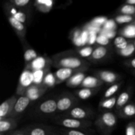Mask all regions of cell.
I'll return each mask as SVG.
<instances>
[{
    "mask_svg": "<svg viewBox=\"0 0 135 135\" xmlns=\"http://www.w3.org/2000/svg\"><path fill=\"white\" fill-rule=\"evenodd\" d=\"M53 66L57 69L67 68L87 71L90 63L73 50L63 51L53 55Z\"/></svg>",
    "mask_w": 135,
    "mask_h": 135,
    "instance_id": "cell-1",
    "label": "cell"
},
{
    "mask_svg": "<svg viewBox=\"0 0 135 135\" xmlns=\"http://www.w3.org/2000/svg\"><path fill=\"white\" fill-rule=\"evenodd\" d=\"M117 123V116L112 112L105 111L96 117L94 125L101 135H111Z\"/></svg>",
    "mask_w": 135,
    "mask_h": 135,
    "instance_id": "cell-2",
    "label": "cell"
},
{
    "mask_svg": "<svg viewBox=\"0 0 135 135\" xmlns=\"http://www.w3.org/2000/svg\"><path fill=\"white\" fill-rule=\"evenodd\" d=\"M53 121L62 128L69 129H86L92 127L93 122L91 120H79L64 115L56 116Z\"/></svg>",
    "mask_w": 135,
    "mask_h": 135,
    "instance_id": "cell-3",
    "label": "cell"
},
{
    "mask_svg": "<svg viewBox=\"0 0 135 135\" xmlns=\"http://www.w3.org/2000/svg\"><path fill=\"white\" fill-rule=\"evenodd\" d=\"M79 103V99L70 92L62 94L57 99L58 113H65L75 108Z\"/></svg>",
    "mask_w": 135,
    "mask_h": 135,
    "instance_id": "cell-4",
    "label": "cell"
},
{
    "mask_svg": "<svg viewBox=\"0 0 135 135\" xmlns=\"http://www.w3.org/2000/svg\"><path fill=\"white\" fill-rule=\"evenodd\" d=\"M94 112L92 109L88 108H83L80 106H75L71 110L65 112L63 115L71 118L79 120H91L94 117Z\"/></svg>",
    "mask_w": 135,
    "mask_h": 135,
    "instance_id": "cell-5",
    "label": "cell"
},
{
    "mask_svg": "<svg viewBox=\"0 0 135 135\" xmlns=\"http://www.w3.org/2000/svg\"><path fill=\"white\" fill-rule=\"evenodd\" d=\"M34 84L32 71L25 69L20 76L18 86L17 88V95L21 96L25 95L26 90Z\"/></svg>",
    "mask_w": 135,
    "mask_h": 135,
    "instance_id": "cell-6",
    "label": "cell"
},
{
    "mask_svg": "<svg viewBox=\"0 0 135 135\" xmlns=\"http://www.w3.org/2000/svg\"><path fill=\"white\" fill-rule=\"evenodd\" d=\"M53 66L52 59L46 56H38L29 64L25 65V69L32 71L51 68Z\"/></svg>",
    "mask_w": 135,
    "mask_h": 135,
    "instance_id": "cell-7",
    "label": "cell"
},
{
    "mask_svg": "<svg viewBox=\"0 0 135 135\" xmlns=\"http://www.w3.org/2000/svg\"><path fill=\"white\" fill-rule=\"evenodd\" d=\"M31 101L26 96H21L18 98L15 104L14 108L12 112L11 117V118L18 119L21 117V115L25 112L26 108L30 105Z\"/></svg>",
    "mask_w": 135,
    "mask_h": 135,
    "instance_id": "cell-8",
    "label": "cell"
},
{
    "mask_svg": "<svg viewBox=\"0 0 135 135\" xmlns=\"http://www.w3.org/2000/svg\"><path fill=\"white\" fill-rule=\"evenodd\" d=\"M22 129L27 135H50L54 133L53 127L46 125H32Z\"/></svg>",
    "mask_w": 135,
    "mask_h": 135,
    "instance_id": "cell-9",
    "label": "cell"
},
{
    "mask_svg": "<svg viewBox=\"0 0 135 135\" xmlns=\"http://www.w3.org/2000/svg\"><path fill=\"white\" fill-rule=\"evenodd\" d=\"M47 88L44 84H33L26 90L24 96L28 98L31 102L36 101L46 93Z\"/></svg>",
    "mask_w": 135,
    "mask_h": 135,
    "instance_id": "cell-10",
    "label": "cell"
},
{
    "mask_svg": "<svg viewBox=\"0 0 135 135\" xmlns=\"http://www.w3.org/2000/svg\"><path fill=\"white\" fill-rule=\"evenodd\" d=\"M38 112L41 114L50 115L57 112V104L55 98H50L44 100L39 104L38 108Z\"/></svg>",
    "mask_w": 135,
    "mask_h": 135,
    "instance_id": "cell-11",
    "label": "cell"
},
{
    "mask_svg": "<svg viewBox=\"0 0 135 135\" xmlns=\"http://www.w3.org/2000/svg\"><path fill=\"white\" fill-rule=\"evenodd\" d=\"M17 95L7 99L0 105V119L9 118L11 117L15 104L17 100Z\"/></svg>",
    "mask_w": 135,
    "mask_h": 135,
    "instance_id": "cell-12",
    "label": "cell"
},
{
    "mask_svg": "<svg viewBox=\"0 0 135 135\" xmlns=\"http://www.w3.org/2000/svg\"><path fill=\"white\" fill-rule=\"evenodd\" d=\"M96 76L98 77L104 83L113 84L118 83L121 80V76L118 73L106 70L98 71L96 72Z\"/></svg>",
    "mask_w": 135,
    "mask_h": 135,
    "instance_id": "cell-13",
    "label": "cell"
},
{
    "mask_svg": "<svg viewBox=\"0 0 135 135\" xmlns=\"http://www.w3.org/2000/svg\"><path fill=\"white\" fill-rule=\"evenodd\" d=\"M80 71L84 72L85 71L81 69H72L67 68L58 69L54 73V75H55L57 80V84H59L65 81L67 82L71 76Z\"/></svg>",
    "mask_w": 135,
    "mask_h": 135,
    "instance_id": "cell-14",
    "label": "cell"
},
{
    "mask_svg": "<svg viewBox=\"0 0 135 135\" xmlns=\"http://www.w3.org/2000/svg\"><path fill=\"white\" fill-rule=\"evenodd\" d=\"M5 9H6V11L9 16L13 17L22 23H26L28 18L27 15L23 11H22V9L13 6L10 3L9 4L6 3Z\"/></svg>",
    "mask_w": 135,
    "mask_h": 135,
    "instance_id": "cell-15",
    "label": "cell"
},
{
    "mask_svg": "<svg viewBox=\"0 0 135 135\" xmlns=\"http://www.w3.org/2000/svg\"><path fill=\"white\" fill-rule=\"evenodd\" d=\"M8 21L11 25L15 31L16 34L18 36V38L21 39L22 42H24L26 34V28L24 23L20 22L18 20L15 19L13 17L8 16Z\"/></svg>",
    "mask_w": 135,
    "mask_h": 135,
    "instance_id": "cell-16",
    "label": "cell"
},
{
    "mask_svg": "<svg viewBox=\"0 0 135 135\" xmlns=\"http://www.w3.org/2000/svg\"><path fill=\"white\" fill-rule=\"evenodd\" d=\"M109 54V51L108 47L97 45L94 47L93 53L89 59L90 60V61L97 63V62H100L103 59H105Z\"/></svg>",
    "mask_w": 135,
    "mask_h": 135,
    "instance_id": "cell-17",
    "label": "cell"
},
{
    "mask_svg": "<svg viewBox=\"0 0 135 135\" xmlns=\"http://www.w3.org/2000/svg\"><path fill=\"white\" fill-rule=\"evenodd\" d=\"M17 127V120L16 119L9 118L0 119V133H10Z\"/></svg>",
    "mask_w": 135,
    "mask_h": 135,
    "instance_id": "cell-18",
    "label": "cell"
},
{
    "mask_svg": "<svg viewBox=\"0 0 135 135\" xmlns=\"http://www.w3.org/2000/svg\"><path fill=\"white\" fill-rule=\"evenodd\" d=\"M104 84V83L96 76H88L83 80L80 87L94 89L100 88Z\"/></svg>",
    "mask_w": 135,
    "mask_h": 135,
    "instance_id": "cell-19",
    "label": "cell"
},
{
    "mask_svg": "<svg viewBox=\"0 0 135 135\" xmlns=\"http://www.w3.org/2000/svg\"><path fill=\"white\" fill-rule=\"evenodd\" d=\"M54 5L53 0H36L34 2V6L38 11L41 13H49Z\"/></svg>",
    "mask_w": 135,
    "mask_h": 135,
    "instance_id": "cell-20",
    "label": "cell"
},
{
    "mask_svg": "<svg viewBox=\"0 0 135 135\" xmlns=\"http://www.w3.org/2000/svg\"><path fill=\"white\" fill-rule=\"evenodd\" d=\"M131 89H127V90L121 92L117 96V103H116L115 105V110L117 111V112L128 104L131 98Z\"/></svg>",
    "mask_w": 135,
    "mask_h": 135,
    "instance_id": "cell-21",
    "label": "cell"
},
{
    "mask_svg": "<svg viewBox=\"0 0 135 135\" xmlns=\"http://www.w3.org/2000/svg\"><path fill=\"white\" fill-rule=\"evenodd\" d=\"M100 88H81L77 90L75 92V95L80 100H87L90 98L94 95L96 94L99 90Z\"/></svg>",
    "mask_w": 135,
    "mask_h": 135,
    "instance_id": "cell-22",
    "label": "cell"
},
{
    "mask_svg": "<svg viewBox=\"0 0 135 135\" xmlns=\"http://www.w3.org/2000/svg\"><path fill=\"white\" fill-rule=\"evenodd\" d=\"M86 77V73L83 71H80V72L77 73L73 76H71L67 82H66V84L67 86L71 87V88H75V87L79 86L82 84L83 80Z\"/></svg>",
    "mask_w": 135,
    "mask_h": 135,
    "instance_id": "cell-23",
    "label": "cell"
},
{
    "mask_svg": "<svg viewBox=\"0 0 135 135\" xmlns=\"http://www.w3.org/2000/svg\"><path fill=\"white\" fill-rule=\"evenodd\" d=\"M117 115L121 118H131L135 116V104L129 103L117 112Z\"/></svg>",
    "mask_w": 135,
    "mask_h": 135,
    "instance_id": "cell-24",
    "label": "cell"
},
{
    "mask_svg": "<svg viewBox=\"0 0 135 135\" xmlns=\"http://www.w3.org/2000/svg\"><path fill=\"white\" fill-rule=\"evenodd\" d=\"M117 96H114L107 99H102L99 104V109L102 110H109L116 105Z\"/></svg>",
    "mask_w": 135,
    "mask_h": 135,
    "instance_id": "cell-25",
    "label": "cell"
},
{
    "mask_svg": "<svg viewBox=\"0 0 135 135\" xmlns=\"http://www.w3.org/2000/svg\"><path fill=\"white\" fill-rule=\"evenodd\" d=\"M51 68L46 69L44 70H39V71H32L33 74V80H34V84H44V80L45 76L50 71Z\"/></svg>",
    "mask_w": 135,
    "mask_h": 135,
    "instance_id": "cell-26",
    "label": "cell"
},
{
    "mask_svg": "<svg viewBox=\"0 0 135 135\" xmlns=\"http://www.w3.org/2000/svg\"><path fill=\"white\" fill-rule=\"evenodd\" d=\"M81 29L76 28L74 29L70 34V38H71V41L75 44L76 47H83V44H82L81 41Z\"/></svg>",
    "mask_w": 135,
    "mask_h": 135,
    "instance_id": "cell-27",
    "label": "cell"
},
{
    "mask_svg": "<svg viewBox=\"0 0 135 135\" xmlns=\"http://www.w3.org/2000/svg\"><path fill=\"white\" fill-rule=\"evenodd\" d=\"M39 55H38L36 51L33 50L32 47H25V51H24V58H25V65L31 63L34 61L36 58H37Z\"/></svg>",
    "mask_w": 135,
    "mask_h": 135,
    "instance_id": "cell-28",
    "label": "cell"
},
{
    "mask_svg": "<svg viewBox=\"0 0 135 135\" xmlns=\"http://www.w3.org/2000/svg\"><path fill=\"white\" fill-rule=\"evenodd\" d=\"M94 50V48L92 46H85L78 48L76 50V53L82 58H88V59H90L92 53H93Z\"/></svg>",
    "mask_w": 135,
    "mask_h": 135,
    "instance_id": "cell-29",
    "label": "cell"
},
{
    "mask_svg": "<svg viewBox=\"0 0 135 135\" xmlns=\"http://www.w3.org/2000/svg\"><path fill=\"white\" fill-rule=\"evenodd\" d=\"M60 133L63 135H92L86 129H69L61 128Z\"/></svg>",
    "mask_w": 135,
    "mask_h": 135,
    "instance_id": "cell-30",
    "label": "cell"
},
{
    "mask_svg": "<svg viewBox=\"0 0 135 135\" xmlns=\"http://www.w3.org/2000/svg\"><path fill=\"white\" fill-rule=\"evenodd\" d=\"M121 84H122L121 82H118V83L112 84L105 92V93L104 94V98L103 99L109 98H112L113 96H114L115 94L119 90Z\"/></svg>",
    "mask_w": 135,
    "mask_h": 135,
    "instance_id": "cell-31",
    "label": "cell"
},
{
    "mask_svg": "<svg viewBox=\"0 0 135 135\" xmlns=\"http://www.w3.org/2000/svg\"><path fill=\"white\" fill-rule=\"evenodd\" d=\"M120 34L123 37L133 38L135 37V25H129L123 28L120 31Z\"/></svg>",
    "mask_w": 135,
    "mask_h": 135,
    "instance_id": "cell-32",
    "label": "cell"
},
{
    "mask_svg": "<svg viewBox=\"0 0 135 135\" xmlns=\"http://www.w3.org/2000/svg\"><path fill=\"white\" fill-rule=\"evenodd\" d=\"M113 44H114L115 47L117 48V50H121L126 48L129 43L125 37L122 36H119L115 38Z\"/></svg>",
    "mask_w": 135,
    "mask_h": 135,
    "instance_id": "cell-33",
    "label": "cell"
},
{
    "mask_svg": "<svg viewBox=\"0 0 135 135\" xmlns=\"http://www.w3.org/2000/svg\"><path fill=\"white\" fill-rule=\"evenodd\" d=\"M44 84L47 88H50V87H53L57 84V80L55 79V76L54 75V73H51V71L48 73L45 76V79L44 80Z\"/></svg>",
    "mask_w": 135,
    "mask_h": 135,
    "instance_id": "cell-34",
    "label": "cell"
},
{
    "mask_svg": "<svg viewBox=\"0 0 135 135\" xmlns=\"http://www.w3.org/2000/svg\"><path fill=\"white\" fill-rule=\"evenodd\" d=\"M11 4L21 9H26L31 3L30 0H12L9 1Z\"/></svg>",
    "mask_w": 135,
    "mask_h": 135,
    "instance_id": "cell-35",
    "label": "cell"
},
{
    "mask_svg": "<svg viewBox=\"0 0 135 135\" xmlns=\"http://www.w3.org/2000/svg\"><path fill=\"white\" fill-rule=\"evenodd\" d=\"M119 11L121 13V15L132 16L133 15L135 14V6L125 3L119 8Z\"/></svg>",
    "mask_w": 135,
    "mask_h": 135,
    "instance_id": "cell-36",
    "label": "cell"
},
{
    "mask_svg": "<svg viewBox=\"0 0 135 135\" xmlns=\"http://www.w3.org/2000/svg\"><path fill=\"white\" fill-rule=\"evenodd\" d=\"M135 50V46L133 44L129 43L127 47L123 50H117V52L119 55H121L123 57H129L133 54Z\"/></svg>",
    "mask_w": 135,
    "mask_h": 135,
    "instance_id": "cell-37",
    "label": "cell"
},
{
    "mask_svg": "<svg viewBox=\"0 0 135 135\" xmlns=\"http://www.w3.org/2000/svg\"><path fill=\"white\" fill-rule=\"evenodd\" d=\"M115 21L118 24L129 23L133 21V17L127 15H119L115 18Z\"/></svg>",
    "mask_w": 135,
    "mask_h": 135,
    "instance_id": "cell-38",
    "label": "cell"
},
{
    "mask_svg": "<svg viewBox=\"0 0 135 135\" xmlns=\"http://www.w3.org/2000/svg\"><path fill=\"white\" fill-rule=\"evenodd\" d=\"M96 43L98 46H105L106 47L109 44V39H108L105 35L102 34H99L98 35L97 40H96Z\"/></svg>",
    "mask_w": 135,
    "mask_h": 135,
    "instance_id": "cell-39",
    "label": "cell"
},
{
    "mask_svg": "<svg viewBox=\"0 0 135 135\" xmlns=\"http://www.w3.org/2000/svg\"><path fill=\"white\" fill-rule=\"evenodd\" d=\"M117 28V22L113 19H109L102 26V29L105 30H114Z\"/></svg>",
    "mask_w": 135,
    "mask_h": 135,
    "instance_id": "cell-40",
    "label": "cell"
},
{
    "mask_svg": "<svg viewBox=\"0 0 135 135\" xmlns=\"http://www.w3.org/2000/svg\"><path fill=\"white\" fill-rule=\"evenodd\" d=\"M108 20V19L105 17H98L93 18L90 23L93 25H95V26L102 27V26H104V24L107 22Z\"/></svg>",
    "mask_w": 135,
    "mask_h": 135,
    "instance_id": "cell-41",
    "label": "cell"
},
{
    "mask_svg": "<svg viewBox=\"0 0 135 135\" xmlns=\"http://www.w3.org/2000/svg\"><path fill=\"white\" fill-rule=\"evenodd\" d=\"M126 135H135V121H131L129 123L125 129Z\"/></svg>",
    "mask_w": 135,
    "mask_h": 135,
    "instance_id": "cell-42",
    "label": "cell"
},
{
    "mask_svg": "<svg viewBox=\"0 0 135 135\" xmlns=\"http://www.w3.org/2000/svg\"><path fill=\"white\" fill-rule=\"evenodd\" d=\"M90 32L87 29L84 28L82 30L81 32V41L83 46H85L86 44L88 43V39H89Z\"/></svg>",
    "mask_w": 135,
    "mask_h": 135,
    "instance_id": "cell-43",
    "label": "cell"
},
{
    "mask_svg": "<svg viewBox=\"0 0 135 135\" xmlns=\"http://www.w3.org/2000/svg\"><path fill=\"white\" fill-rule=\"evenodd\" d=\"M100 34L105 35L108 39H111V38H113L114 37H115L116 32L114 31V30H105L102 29Z\"/></svg>",
    "mask_w": 135,
    "mask_h": 135,
    "instance_id": "cell-44",
    "label": "cell"
},
{
    "mask_svg": "<svg viewBox=\"0 0 135 135\" xmlns=\"http://www.w3.org/2000/svg\"><path fill=\"white\" fill-rule=\"evenodd\" d=\"M90 32L89 34V39H88V44L92 45L96 42V40H97L98 37V33L95 32Z\"/></svg>",
    "mask_w": 135,
    "mask_h": 135,
    "instance_id": "cell-45",
    "label": "cell"
},
{
    "mask_svg": "<svg viewBox=\"0 0 135 135\" xmlns=\"http://www.w3.org/2000/svg\"><path fill=\"white\" fill-rule=\"evenodd\" d=\"M7 135H27L24 131L23 129H19V130L13 131L10 132L8 133Z\"/></svg>",
    "mask_w": 135,
    "mask_h": 135,
    "instance_id": "cell-46",
    "label": "cell"
},
{
    "mask_svg": "<svg viewBox=\"0 0 135 135\" xmlns=\"http://www.w3.org/2000/svg\"><path fill=\"white\" fill-rule=\"evenodd\" d=\"M125 64L126 65L127 67L132 69H135V58H133V59H130V60L127 61L125 62Z\"/></svg>",
    "mask_w": 135,
    "mask_h": 135,
    "instance_id": "cell-47",
    "label": "cell"
},
{
    "mask_svg": "<svg viewBox=\"0 0 135 135\" xmlns=\"http://www.w3.org/2000/svg\"><path fill=\"white\" fill-rule=\"evenodd\" d=\"M125 3L129 4V5H133V6H134V5H135V0H128V1H127L126 2H125Z\"/></svg>",
    "mask_w": 135,
    "mask_h": 135,
    "instance_id": "cell-48",
    "label": "cell"
},
{
    "mask_svg": "<svg viewBox=\"0 0 135 135\" xmlns=\"http://www.w3.org/2000/svg\"><path fill=\"white\" fill-rule=\"evenodd\" d=\"M50 135H63L61 133H59V134H57V133H53L52 134H51Z\"/></svg>",
    "mask_w": 135,
    "mask_h": 135,
    "instance_id": "cell-49",
    "label": "cell"
},
{
    "mask_svg": "<svg viewBox=\"0 0 135 135\" xmlns=\"http://www.w3.org/2000/svg\"><path fill=\"white\" fill-rule=\"evenodd\" d=\"M0 135H5L4 133H0Z\"/></svg>",
    "mask_w": 135,
    "mask_h": 135,
    "instance_id": "cell-50",
    "label": "cell"
},
{
    "mask_svg": "<svg viewBox=\"0 0 135 135\" xmlns=\"http://www.w3.org/2000/svg\"><path fill=\"white\" fill-rule=\"evenodd\" d=\"M133 74H134V75H135V70H134V71H133Z\"/></svg>",
    "mask_w": 135,
    "mask_h": 135,
    "instance_id": "cell-51",
    "label": "cell"
},
{
    "mask_svg": "<svg viewBox=\"0 0 135 135\" xmlns=\"http://www.w3.org/2000/svg\"><path fill=\"white\" fill-rule=\"evenodd\" d=\"M134 46H135V43H134Z\"/></svg>",
    "mask_w": 135,
    "mask_h": 135,
    "instance_id": "cell-52",
    "label": "cell"
}]
</instances>
